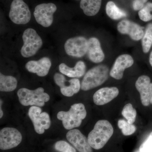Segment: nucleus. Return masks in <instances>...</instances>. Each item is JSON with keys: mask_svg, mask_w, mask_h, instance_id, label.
Segmentation results:
<instances>
[{"mask_svg": "<svg viewBox=\"0 0 152 152\" xmlns=\"http://www.w3.org/2000/svg\"><path fill=\"white\" fill-rule=\"evenodd\" d=\"M22 140L21 134L14 128H3L0 131V149L8 150L18 146Z\"/></svg>", "mask_w": 152, "mask_h": 152, "instance_id": "1a4fd4ad", "label": "nucleus"}, {"mask_svg": "<svg viewBox=\"0 0 152 152\" xmlns=\"http://www.w3.org/2000/svg\"><path fill=\"white\" fill-rule=\"evenodd\" d=\"M55 149L60 152H76V150L64 141H59L55 144Z\"/></svg>", "mask_w": 152, "mask_h": 152, "instance_id": "bb28decb", "label": "nucleus"}, {"mask_svg": "<svg viewBox=\"0 0 152 152\" xmlns=\"http://www.w3.org/2000/svg\"><path fill=\"white\" fill-rule=\"evenodd\" d=\"M17 95L20 103L24 106L42 107L50 99L49 95L41 87L34 90L21 88L18 91Z\"/></svg>", "mask_w": 152, "mask_h": 152, "instance_id": "7ed1b4c3", "label": "nucleus"}, {"mask_svg": "<svg viewBox=\"0 0 152 152\" xmlns=\"http://www.w3.org/2000/svg\"><path fill=\"white\" fill-rule=\"evenodd\" d=\"M119 93V91L116 87L102 88L94 94L93 100L97 105H103L117 97Z\"/></svg>", "mask_w": 152, "mask_h": 152, "instance_id": "f3484780", "label": "nucleus"}, {"mask_svg": "<svg viewBox=\"0 0 152 152\" xmlns=\"http://www.w3.org/2000/svg\"><path fill=\"white\" fill-rule=\"evenodd\" d=\"M28 115L32 122L35 131L39 134H44L45 130L48 129L50 127L49 114L46 112H42L40 107L31 106L29 109Z\"/></svg>", "mask_w": 152, "mask_h": 152, "instance_id": "0eeeda50", "label": "nucleus"}, {"mask_svg": "<svg viewBox=\"0 0 152 152\" xmlns=\"http://www.w3.org/2000/svg\"><path fill=\"white\" fill-rule=\"evenodd\" d=\"M88 56L93 62H102L104 59V54L101 48L100 43L97 38L92 37L88 40Z\"/></svg>", "mask_w": 152, "mask_h": 152, "instance_id": "a211bd4d", "label": "nucleus"}, {"mask_svg": "<svg viewBox=\"0 0 152 152\" xmlns=\"http://www.w3.org/2000/svg\"><path fill=\"white\" fill-rule=\"evenodd\" d=\"M87 115L84 105L75 104L71 106L68 111H60L57 114L58 119L62 121L63 126L66 130L73 129L80 126Z\"/></svg>", "mask_w": 152, "mask_h": 152, "instance_id": "f03ea898", "label": "nucleus"}, {"mask_svg": "<svg viewBox=\"0 0 152 152\" xmlns=\"http://www.w3.org/2000/svg\"><path fill=\"white\" fill-rule=\"evenodd\" d=\"M149 62L150 64L152 66V51L151 52V54H150V57H149Z\"/></svg>", "mask_w": 152, "mask_h": 152, "instance_id": "7c9ffc66", "label": "nucleus"}, {"mask_svg": "<svg viewBox=\"0 0 152 152\" xmlns=\"http://www.w3.org/2000/svg\"><path fill=\"white\" fill-rule=\"evenodd\" d=\"M117 29L121 34L129 35L133 40H140L144 34L143 28L128 20H123L120 22L117 25Z\"/></svg>", "mask_w": 152, "mask_h": 152, "instance_id": "ddd939ff", "label": "nucleus"}, {"mask_svg": "<svg viewBox=\"0 0 152 152\" xmlns=\"http://www.w3.org/2000/svg\"><path fill=\"white\" fill-rule=\"evenodd\" d=\"M106 12L107 15L113 20H118L127 16L126 13L119 8L115 3L111 1L107 3Z\"/></svg>", "mask_w": 152, "mask_h": 152, "instance_id": "4be33fe9", "label": "nucleus"}, {"mask_svg": "<svg viewBox=\"0 0 152 152\" xmlns=\"http://www.w3.org/2000/svg\"><path fill=\"white\" fill-rule=\"evenodd\" d=\"M148 0H134L133 2V8L135 11L141 10L145 5Z\"/></svg>", "mask_w": 152, "mask_h": 152, "instance_id": "c85d7f7f", "label": "nucleus"}, {"mask_svg": "<svg viewBox=\"0 0 152 152\" xmlns=\"http://www.w3.org/2000/svg\"><path fill=\"white\" fill-rule=\"evenodd\" d=\"M55 83L60 88L61 93L66 97H72L79 92L81 84L79 79L73 78L67 80L62 74L56 73L54 76Z\"/></svg>", "mask_w": 152, "mask_h": 152, "instance_id": "9b49d317", "label": "nucleus"}, {"mask_svg": "<svg viewBox=\"0 0 152 152\" xmlns=\"http://www.w3.org/2000/svg\"><path fill=\"white\" fill-rule=\"evenodd\" d=\"M137 111L133 107L131 104H126L124 107L122 111V115L127 121L131 124H133L135 121L137 117Z\"/></svg>", "mask_w": 152, "mask_h": 152, "instance_id": "b1692460", "label": "nucleus"}, {"mask_svg": "<svg viewBox=\"0 0 152 152\" xmlns=\"http://www.w3.org/2000/svg\"><path fill=\"white\" fill-rule=\"evenodd\" d=\"M88 40L84 37L71 38L65 43V50L69 56L81 58L88 52Z\"/></svg>", "mask_w": 152, "mask_h": 152, "instance_id": "9d476101", "label": "nucleus"}, {"mask_svg": "<svg viewBox=\"0 0 152 152\" xmlns=\"http://www.w3.org/2000/svg\"><path fill=\"white\" fill-rule=\"evenodd\" d=\"M113 132V128L108 121L105 120L98 121L88 135L89 143L93 148L101 149L110 139Z\"/></svg>", "mask_w": 152, "mask_h": 152, "instance_id": "f257e3e1", "label": "nucleus"}, {"mask_svg": "<svg viewBox=\"0 0 152 152\" xmlns=\"http://www.w3.org/2000/svg\"><path fill=\"white\" fill-rule=\"evenodd\" d=\"M1 107H0V118H1L3 116V115H4V113H3V110H2L1 109Z\"/></svg>", "mask_w": 152, "mask_h": 152, "instance_id": "c756f323", "label": "nucleus"}, {"mask_svg": "<svg viewBox=\"0 0 152 152\" xmlns=\"http://www.w3.org/2000/svg\"><path fill=\"white\" fill-rule=\"evenodd\" d=\"M118 126L121 130L122 132L125 136H129L136 132V127L133 124H131L124 120H119L118 121Z\"/></svg>", "mask_w": 152, "mask_h": 152, "instance_id": "393cba45", "label": "nucleus"}, {"mask_svg": "<svg viewBox=\"0 0 152 152\" xmlns=\"http://www.w3.org/2000/svg\"><path fill=\"white\" fill-rule=\"evenodd\" d=\"M17 79L12 76H6L0 73V91L2 92H11L16 88Z\"/></svg>", "mask_w": 152, "mask_h": 152, "instance_id": "412c9836", "label": "nucleus"}, {"mask_svg": "<svg viewBox=\"0 0 152 152\" xmlns=\"http://www.w3.org/2000/svg\"><path fill=\"white\" fill-rule=\"evenodd\" d=\"M141 152H152V132L139 148Z\"/></svg>", "mask_w": 152, "mask_h": 152, "instance_id": "cd10ccee", "label": "nucleus"}, {"mask_svg": "<svg viewBox=\"0 0 152 152\" xmlns=\"http://www.w3.org/2000/svg\"><path fill=\"white\" fill-rule=\"evenodd\" d=\"M134 63L132 57L129 55H121L115 61L110 72V75L116 80H121L123 78L125 70L132 66Z\"/></svg>", "mask_w": 152, "mask_h": 152, "instance_id": "2eb2a0df", "label": "nucleus"}, {"mask_svg": "<svg viewBox=\"0 0 152 152\" xmlns=\"http://www.w3.org/2000/svg\"><path fill=\"white\" fill-rule=\"evenodd\" d=\"M135 152H141L140 151H136Z\"/></svg>", "mask_w": 152, "mask_h": 152, "instance_id": "473e14b6", "label": "nucleus"}, {"mask_svg": "<svg viewBox=\"0 0 152 152\" xmlns=\"http://www.w3.org/2000/svg\"><path fill=\"white\" fill-rule=\"evenodd\" d=\"M22 38L24 44L21 54L24 58L34 56L42 46V39L34 29L30 28L25 30Z\"/></svg>", "mask_w": 152, "mask_h": 152, "instance_id": "39448f33", "label": "nucleus"}, {"mask_svg": "<svg viewBox=\"0 0 152 152\" xmlns=\"http://www.w3.org/2000/svg\"><path fill=\"white\" fill-rule=\"evenodd\" d=\"M9 17L16 24L28 23L31 19V13L26 4L23 0H13L11 3Z\"/></svg>", "mask_w": 152, "mask_h": 152, "instance_id": "423d86ee", "label": "nucleus"}, {"mask_svg": "<svg viewBox=\"0 0 152 152\" xmlns=\"http://www.w3.org/2000/svg\"><path fill=\"white\" fill-rule=\"evenodd\" d=\"M109 72L108 67L104 65L92 68L85 75L81 84V89L87 91L101 86L108 78Z\"/></svg>", "mask_w": 152, "mask_h": 152, "instance_id": "20e7f679", "label": "nucleus"}, {"mask_svg": "<svg viewBox=\"0 0 152 152\" xmlns=\"http://www.w3.org/2000/svg\"><path fill=\"white\" fill-rule=\"evenodd\" d=\"M51 65L50 60L47 57H44L38 61H29L26 64L25 67L30 72L43 77L48 74Z\"/></svg>", "mask_w": 152, "mask_h": 152, "instance_id": "dca6fc26", "label": "nucleus"}, {"mask_svg": "<svg viewBox=\"0 0 152 152\" xmlns=\"http://www.w3.org/2000/svg\"><path fill=\"white\" fill-rule=\"evenodd\" d=\"M57 9L56 6L53 3H42L38 5L34 12L36 21L44 27H49L53 23V15Z\"/></svg>", "mask_w": 152, "mask_h": 152, "instance_id": "6e6552de", "label": "nucleus"}, {"mask_svg": "<svg viewBox=\"0 0 152 152\" xmlns=\"http://www.w3.org/2000/svg\"><path fill=\"white\" fill-rule=\"evenodd\" d=\"M140 18L144 22L152 20V3H147L138 13Z\"/></svg>", "mask_w": 152, "mask_h": 152, "instance_id": "a878e982", "label": "nucleus"}, {"mask_svg": "<svg viewBox=\"0 0 152 152\" xmlns=\"http://www.w3.org/2000/svg\"><path fill=\"white\" fill-rule=\"evenodd\" d=\"M142 47L144 53L149 51L152 45V23L147 26L143 37L142 38Z\"/></svg>", "mask_w": 152, "mask_h": 152, "instance_id": "5701e85b", "label": "nucleus"}, {"mask_svg": "<svg viewBox=\"0 0 152 152\" xmlns=\"http://www.w3.org/2000/svg\"><path fill=\"white\" fill-rule=\"evenodd\" d=\"M151 104H152V96L151 99Z\"/></svg>", "mask_w": 152, "mask_h": 152, "instance_id": "2f4dec72", "label": "nucleus"}, {"mask_svg": "<svg viewBox=\"0 0 152 152\" xmlns=\"http://www.w3.org/2000/svg\"><path fill=\"white\" fill-rule=\"evenodd\" d=\"M67 140L79 152H93L88 138L79 130L73 129L67 133Z\"/></svg>", "mask_w": 152, "mask_h": 152, "instance_id": "f8f14e48", "label": "nucleus"}, {"mask_svg": "<svg viewBox=\"0 0 152 152\" xmlns=\"http://www.w3.org/2000/svg\"><path fill=\"white\" fill-rule=\"evenodd\" d=\"M86 64L84 62L79 61L74 68H70L64 63L59 66L60 72L71 78H80L85 75L86 72Z\"/></svg>", "mask_w": 152, "mask_h": 152, "instance_id": "6ab92c4d", "label": "nucleus"}, {"mask_svg": "<svg viewBox=\"0 0 152 152\" xmlns=\"http://www.w3.org/2000/svg\"><path fill=\"white\" fill-rule=\"evenodd\" d=\"M102 0H81L80 7L88 16H94L99 12Z\"/></svg>", "mask_w": 152, "mask_h": 152, "instance_id": "aec40b11", "label": "nucleus"}, {"mask_svg": "<svg viewBox=\"0 0 152 152\" xmlns=\"http://www.w3.org/2000/svg\"><path fill=\"white\" fill-rule=\"evenodd\" d=\"M135 87L140 93L143 105H149L152 96V83L149 77L146 75L139 77L136 82Z\"/></svg>", "mask_w": 152, "mask_h": 152, "instance_id": "4468645a", "label": "nucleus"}]
</instances>
